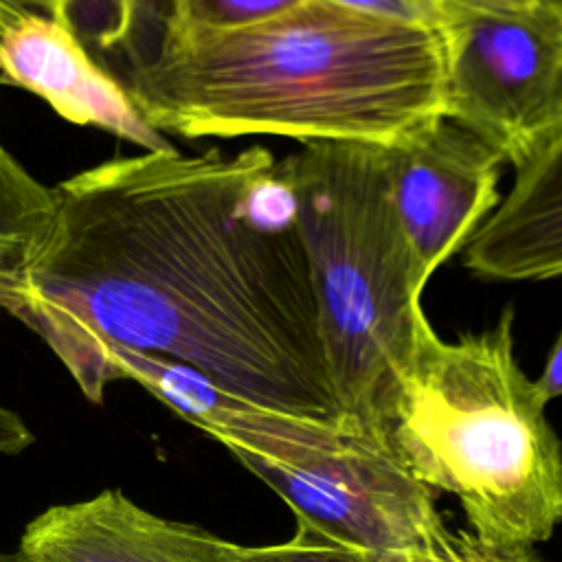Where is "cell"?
<instances>
[{
	"mask_svg": "<svg viewBox=\"0 0 562 562\" xmlns=\"http://www.w3.org/2000/svg\"><path fill=\"white\" fill-rule=\"evenodd\" d=\"M11 316L86 389L123 347L263 408L338 422L281 162L248 147L121 156L59 184Z\"/></svg>",
	"mask_w": 562,
	"mask_h": 562,
	"instance_id": "1",
	"label": "cell"
},
{
	"mask_svg": "<svg viewBox=\"0 0 562 562\" xmlns=\"http://www.w3.org/2000/svg\"><path fill=\"white\" fill-rule=\"evenodd\" d=\"M123 86L160 134L395 147L446 119L441 31L310 0L259 26L167 33Z\"/></svg>",
	"mask_w": 562,
	"mask_h": 562,
	"instance_id": "2",
	"label": "cell"
},
{
	"mask_svg": "<svg viewBox=\"0 0 562 562\" xmlns=\"http://www.w3.org/2000/svg\"><path fill=\"white\" fill-rule=\"evenodd\" d=\"M378 439L428 490L452 494L472 533L531 551L562 522V443L514 353V310L441 340L430 327Z\"/></svg>",
	"mask_w": 562,
	"mask_h": 562,
	"instance_id": "3",
	"label": "cell"
},
{
	"mask_svg": "<svg viewBox=\"0 0 562 562\" xmlns=\"http://www.w3.org/2000/svg\"><path fill=\"white\" fill-rule=\"evenodd\" d=\"M281 171L338 422L378 439L386 404L432 327L419 303L426 281L393 204L386 147L303 143Z\"/></svg>",
	"mask_w": 562,
	"mask_h": 562,
	"instance_id": "4",
	"label": "cell"
},
{
	"mask_svg": "<svg viewBox=\"0 0 562 562\" xmlns=\"http://www.w3.org/2000/svg\"><path fill=\"white\" fill-rule=\"evenodd\" d=\"M165 404L226 446L294 518L371 555L419 547L448 529L432 490L382 441L340 422L263 408L198 371L180 373Z\"/></svg>",
	"mask_w": 562,
	"mask_h": 562,
	"instance_id": "5",
	"label": "cell"
},
{
	"mask_svg": "<svg viewBox=\"0 0 562 562\" xmlns=\"http://www.w3.org/2000/svg\"><path fill=\"white\" fill-rule=\"evenodd\" d=\"M446 119L520 169L562 125V0L516 13H450Z\"/></svg>",
	"mask_w": 562,
	"mask_h": 562,
	"instance_id": "6",
	"label": "cell"
},
{
	"mask_svg": "<svg viewBox=\"0 0 562 562\" xmlns=\"http://www.w3.org/2000/svg\"><path fill=\"white\" fill-rule=\"evenodd\" d=\"M503 162L496 149L450 119L386 147L393 204L424 281L498 206Z\"/></svg>",
	"mask_w": 562,
	"mask_h": 562,
	"instance_id": "7",
	"label": "cell"
},
{
	"mask_svg": "<svg viewBox=\"0 0 562 562\" xmlns=\"http://www.w3.org/2000/svg\"><path fill=\"white\" fill-rule=\"evenodd\" d=\"M0 77L70 123L101 127L145 151L173 147L143 119L123 81L48 13L26 11L0 37Z\"/></svg>",
	"mask_w": 562,
	"mask_h": 562,
	"instance_id": "8",
	"label": "cell"
},
{
	"mask_svg": "<svg viewBox=\"0 0 562 562\" xmlns=\"http://www.w3.org/2000/svg\"><path fill=\"white\" fill-rule=\"evenodd\" d=\"M222 542L108 487L46 507L26 522L15 553L22 562H222Z\"/></svg>",
	"mask_w": 562,
	"mask_h": 562,
	"instance_id": "9",
	"label": "cell"
},
{
	"mask_svg": "<svg viewBox=\"0 0 562 562\" xmlns=\"http://www.w3.org/2000/svg\"><path fill=\"white\" fill-rule=\"evenodd\" d=\"M463 266L485 281L562 277V125L470 237Z\"/></svg>",
	"mask_w": 562,
	"mask_h": 562,
	"instance_id": "10",
	"label": "cell"
},
{
	"mask_svg": "<svg viewBox=\"0 0 562 562\" xmlns=\"http://www.w3.org/2000/svg\"><path fill=\"white\" fill-rule=\"evenodd\" d=\"M48 15L88 50L123 59L127 75L158 53L171 0H50Z\"/></svg>",
	"mask_w": 562,
	"mask_h": 562,
	"instance_id": "11",
	"label": "cell"
},
{
	"mask_svg": "<svg viewBox=\"0 0 562 562\" xmlns=\"http://www.w3.org/2000/svg\"><path fill=\"white\" fill-rule=\"evenodd\" d=\"M55 213L53 187L37 180L0 140V310L13 314L29 266Z\"/></svg>",
	"mask_w": 562,
	"mask_h": 562,
	"instance_id": "12",
	"label": "cell"
},
{
	"mask_svg": "<svg viewBox=\"0 0 562 562\" xmlns=\"http://www.w3.org/2000/svg\"><path fill=\"white\" fill-rule=\"evenodd\" d=\"M310 0H171L167 33L239 31L277 20Z\"/></svg>",
	"mask_w": 562,
	"mask_h": 562,
	"instance_id": "13",
	"label": "cell"
},
{
	"mask_svg": "<svg viewBox=\"0 0 562 562\" xmlns=\"http://www.w3.org/2000/svg\"><path fill=\"white\" fill-rule=\"evenodd\" d=\"M292 538L274 544L222 542V562H371V553L349 544L321 527L294 518Z\"/></svg>",
	"mask_w": 562,
	"mask_h": 562,
	"instance_id": "14",
	"label": "cell"
},
{
	"mask_svg": "<svg viewBox=\"0 0 562 562\" xmlns=\"http://www.w3.org/2000/svg\"><path fill=\"white\" fill-rule=\"evenodd\" d=\"M371 562H538L529 551H505L481 542L472 531L443 529L432 540L373 555Z\"/></svg>",
	"mask_w": 562,
	"mask_h": 562,
	"instance_id": "15",
	"label": "cell"
},
{
	"mask_svg": "<svg viewBox=\"0 0 562 562\" xmlns=\"http://www.w3.org/2000/svg\"><path fill=\"white\" fill-rule=\"evenodd\" d=\"M338 7H347L375 18L404 22L413 26H426L441 31L448 22V11L441 0H327Z\"/></svg>",
	"mask_w": 562,
	"mask_h": 562,
	"instance_id": "16",
	"label": "cell"
},
{
	"mask_svg": "<svg viewBox=\"0 0 562 562\" xmlns=\"http://www.w3.org/2000/svg\"><path fill=\"white\" fill-rule=\"evenodd\" d=\"M33 441L35 435L22 422V417L0 404V454H18L26 450Z\"/></svg>",
	"mask_w": 562,
	"mask_h": 562,
	"instance_id": "17",
	"label": "cell"
},
{
	"mask_svg": "<svg viewBox=\"0 0 562 562\" xmlns=\"http://www.w3.org/2000/svg\"><path fill=\"white\" fill-rule=\"evenodd\" d=\"M536 395L542 404H549L555 397H562V329L547 356L540 378L533 382Z\"/></svg>",
	"mask_w": 562,
	"mask_h": 562,
	"instance_id": "18",
	"label": "cell"
},
{
	"mask_svg": "<svg viewBox=\"0 0 562 562\" xmlns=\"http://www.w3.org/2000/svg\"><path fill=\"white\" fill-rule=\"evenodd\" d=\"M544 0H441L450 13H516Z\"/></svg>",
	"mask_w": 562,
	"mask_h": 562,
	"instance_id": "19",
	"label": "cell"
},
{
	"mask_svg": "<svg viewBox=\"0 0 562 562\" xmlns=\"http://www.w3.org/2000/svg\"><path fill=\"white\" fill-rule=\"evenodd\" d=\"M33 9H26L22 0H0V37L26 13Z\"/></svg>",
	"mask_w": 562,
	"mask_h": 562,
	"instance_id": "20",
	"label": "cell"
},
{
	"mask_svg": "<svg viewBox=\"0 0 562 562\" xmlns=\"http://www.w3.org/2000/svg\"><path fill=\"white\" fill-rule=\"evenodd\" d=\"M22 4L26 9H33L40 13H48V9H50V0H22Z\"/></svg>",
	"mask_w": 562,
	"mask_h": 562,
	"instance_id": "21",
	"label": "cell"
},
{
	"mask_svg": "<svg viewBox=\"0 0 562 562\" xmlns=\"http://www.w3.org/2000/svg\"><path fill=\"white\" fill-rule=\"evenodd\" d=\"M0 562H22L18 558V553H7V551H0Z\"/></svg>",
	"mask_w": 562,
	"mask_h": 562,
	"instance_id": "22",
	"label": "cell"
}]
</instances>
